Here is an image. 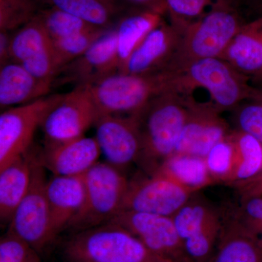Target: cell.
<instances>
[{"mask_svg":"<svg viewBox=\"0 0 262 262\" xmlns=\"http://www.w3.org/2000/svg\"><path fill=\"white\" fill-rule=\"evenodd\" d=\"M246 22L238 0H216L206 13L184 29L165 72L175 75L194 62L220 57Z\"/></svg>","mask_w":262,"mask_h":262,"instance_id":"1","label":"cell"},{"mask_svg":"<svg viewBox=\"0 0 262 262\" xmlns=\"http://www.w3.org/2000/svg\"><path fill=\"white\" fill-rule=\"evenodd\" d=\"M188 115L187 96L174 89L152 98L135 117L140 132L139 163L154 173L175 153Z\"/></svg>","mask_w":262,"mask_h":262,"instance_id":"2","label":"cell"},{"mask_svg":"<svg viewBox=\"0 0 262 262\" xmlns=\"http://www.w3.org/2000/svg\"><path fill=\"white\" fill-rule=\"evenodd\" d=\"M63 253L70 262H170L113 222L76 232L66 243Z\"/></svg>","mask_w":262,"mask_h":262,"instance_id":"3","label":"cell"},{"mask_svg":"<svg viewBox=\"0 0 262 262\" xmlns=\"http://www.w3.org/2000/svg\"><path fill=\"white\" fill-rule=\"evenodd\" d=\"M170 77L172 87L181 94L189 95L194 87L206 89L211 104L221 113L233 110L250 99L253 90L249 77L239 73L220 57L194 62Z\"/></svg>","mask_w":262,"mask_h":262,"instance_id":"4","label":"cell"},{"mask_svg":"<svg viewBox=\"0 0 262 262\" xmlns=\"http://www.w3.org/2000/svg\"><path fill=\"white\" fill-rule=\"evenodd\" d=\"M88 86L98 115H136L152 98L171 89L166 72L146 75L116 72Z\"/></svg>","mask_w":262,"mask_h":262,"instance_id":"5","label":"cell"},{"mask_svg":"<svg viewBox=\"0 0 262 262\" xmlns=\"http://www.w3.org/2000/svg\"><path fill=\"white\" fill-rule=\"evenodd\" d=\"M129 181L122 170L98 161L84 174V199L68 228L76 232L111 222L121 211Z\"/></svg>","mask_w":262,"mask_h":262,"instance_id":"6","label":"cell"},{"mask_svg":"<svg viewBox=\"0 0 262 262\" xmlns=\"http://www.w3.org/2000/svg\"><path fill=\"white\" fill-rule=\"evenodd\" d=\"M191 262H209L220 241L225 212L194 194L172 216Z\"/></svg>","mask_w":262,"mask_h":262,"instance_id":"7","label":"cell"},{"mask_svg":"<svg viewBox=\"0 0 262 262\" xmlns=\"http://www.w3.org/2000/svg\"><path fill=\"white\" fill-rule=\"evenodd\" d=\"M38 155H34L28 192L12 215L8 232L23 239L37 252L54 241L48 206V179Z\"/></svg>","mask_w":262,"mask_h":262,"instance_id":"8","label":"cell"},{"mask_svg":"<svg viewBox=\"0 0 262 262\" xmlns=\"http://www.w3.org/2000/svg\"><path fill=\"white\" fill-rule=\"evenodd\" d=\"M63 94L48 95L0 115V169L32 149L33 138L50 111Z\"/></svg>","mask_w":262,"mask_h":262,"instance_id":"9","label":"cell"},{"mask_svg":"<svg viewBox=\"0 0 262 262\" xmlns=\"http://www.w3.org/2000/svg\"><path fill=\"white\" fill-rule=\"evenodd\" d=\"M195 193L163 173L154 172L129 181L120 211L172 217Z\"/></svg>","mask_w":262,"mask_h":262,"instance_id":"10","label":"cell"},{"mask_svg":"<svg viewBox=\"0 0 262 262\" xmlns=\"http://www.w3.org/2000/svg\"><path fill=\"white\" fill-rule=\"evenodd\" d=\"M98 117L89 86H76L63 94L50 113L41 127L46 144H58L84 136Z\"/></svg>","mask_w":262,"mask_h":262,"instance_id":"11","label":"cell"},{"mask_svg":"<svg viewBox=\"0 0 262 262\" xmlns=\"http://www.w3.org/2000/svg\"><path fill=\"white\" fill-rule=\"evenodd\" d=\"M110 222L126 229L151 252L166 261L191 262L183 248L172 217L122 211Z\"/></svg>","mask_w":262,"mask_h":262,"instance_id":"12","label":"cell"},{"mask_svg":"<svg viewBox=\"0 0 262 262\" xmlns=\"http://www.w3.org/2000/svg\"><path fill=\"white\" fill-rule=\"evenodd\" d=\"M188 115L174 154L205 158L210 150L227 139L232 130L211 103L195 101L187 96Z\"/></svg>","mask_w":262,"mask_h":262,"instance_id":"13","label":"cell"},{"mask_svg":"<svg viewBox=\"0 0 262 262\" xmlns=\"http://www.w3.org/2000/svg\"><path fill=\"white\" fill-rule=\"evenodd\" d=\"M94 126L95 139L106 162L122 171L139 162L141 140L134 115H99Z\"/></svg>","mask_w":262,"mask_h":262,"instance_id":"14","label":"cell"},{"mask_svg":"<svg viewBox=\"0 0 262 262\" xmlns=\"http://www.w3.org/2000/svg\"><path fill=\"white\" fill-rule=\"evenodd\" d=\"M11 58L37 78L53 84L58 69L53 41L37 16L13 33Z\"/></svg>","mask_w":262,"mask_h":262,"instance_id":"15","label":"cell"},{"mask_svg":"<svg viewBox=\"0 0 262 262\" xmlns=\"http://www.w3.org/2000/svg\"><path fill=\"white\" fill-rule=\"evenodd\" d=\"M118 72L117 34L115 27L108 29L82 56L62 68L55 79L58 84L91 85L106 76Z\"/></svg>","mask_w":262,"mask_h":262,"instance_id":"16","label":"cell"},{"mask_svg":"<svg viewBox=\"0 0 262 262\" xmlns=\"http://www.w3.org/2000/svg\"><path fill=\"white\" fill-rule=\"evenodd\" d=\"M182 34L170 22L162 20L141 41L119 72L134 75L165 72L178 49Z\"/></svg>","mask_w":262,"mask_h":262,"instance_id":"17","label":"cell"},{"mask_svg":"<svg viewBox=\"0 0 262 262\" xmlns=\"http://www.w3.org/2000/svg\"><path fill=\"white\" fill-rule=\"evenodd\" d=\"M101 150L94 138L82 136L58 144H45L38 155L41 165L53 176H82L98 162Z\"/></svg>","mask_w":262,"mask_h":262,"instance_id":"18","label":"cell"},{"mask_svg":"<svg viewBox=\"0 0 262 262\" xmlns=\"http://www.w3.org/2000/svg\"><path fill=\"white\" fill-rule=\"evenodd\" d=\"M84 190V174L74 177L53 176L48 181L46 193L55 237L68 228L80 211Z\"/></svg>","mask_w":262,"mask_h":262,"instance_id":"19","label":"cell"},{"mask_svg":"<svg viewBox=\"0 0 262 262\" xmlns=\"http://www.w3.org/2000/svg\"><path fill=\"white\" fill-rule=\"evenodd\" d=\"M53 84L37 78L23 66L10 61L0 66L1 110L27 104L49 95Z\"/></svg>","mask_w":262,"mask_h":262,"instance_id":"20","label":"cell"},{"mask_svg":"<svg viewBox=\"0 0 262 262\" xmlns=\"http://www.w3.org/2000/svg\"><path fill=\"white\" fill-rule=\"evenodd\" d=\"M209 262H262L261 241L250 232L229 209L220 241Z\"/></svg>","mask_w":262,"mask_h":262,"instance_id":"21","label":"cell"},{"mask_svg":"<svg viewBox=\"0 0 262 262\" xmlns=\"http://www.w3.org/2000/svg\"><path fill=\"white\" fill-rule=\"evenodd\" d=\"M220 58L250 79L262 71V17L246 22Z\"/></svg>","mask_w":262,"mask_h":262,"instance_id":"22","label":"cell"},{"mask_svg":"<svg viewBox=\"0 0 262 262\" xmlns=\"http://www.w3.org/2000/svg\"><path fill=\"white\" fill-rule=\"evenodd\" d=\"M32 149L0 169V219L9 223L12 215L28 192L32 181Z\"/></svg>","mask_w":262,"mask_h":262,"instance_id":"23","label":"cell"},{"mask_svg":"<svg viewBox=\"0 0 262 262\" xmlns=\"http://www.w3.org/2000/svg\"><path fill=\"white\" fill-rule=\"evenodd\" d=\"M151 10L133 8L125 12L115 25L117 34L118 72L144 37L163 20Z\"/></svg>","mask_w":262,"mask_h":262,"instance_id":"24","label":"cell"},{"mask_svg":"<svg viewBox=\"0 0 262 262\" xmlns=\"http://www.w3.org/2000/svg\"><path fill=\"white\" fill-rule=\"evenodd\" d=\"M50 6L64 10L96 28L115 27L125 13L122 0H42Z\"/></svg>","mask_w":262,"mask_h":262,"instance_id":"25","label":"cell"},{"mask_svg":"<svg viewBox=\"0 0 262 262\" xmlns=\"http://www.w3.org/2000/svg\"><path fill=\"white\" fill-rule=\"evenodd\" d=\"M155 172L163 173L194 192L214 183L205 158L193 155L173 154Z\"/></svg>","mask_w":262,"mask_h":262,"instance_id":"26","label":"cell"},{"mask_svg":"<svg viewBox=\"0 0 262 262\" xmlns=\"http://www.w3.org/2000/svg\"><path fill=\"white\" fill-rule=\"evenodd\" d=\"M232 137L237 149V166L231 184L244 185L262 173V144L253 136L232 131Z\"/></svg>","mask_w":262,"mask_h":262,"instance_id":"27","label":"cell"},{"mask_svg":"<svg viewBox=\"0 0 262 262\" xmlns=\"http://www.w3.org/2000/svg\"><path fill=\"white\" fill-rule=\"evenodd\" d=\"M37 16L52 39H62L98 29L56 7L41 9Z\"/></svg>","mask_w":262,"mask_h":262,"instance_id":"28","label":"cell"},{"mask_svg":"<svg viewBox=\"0 0 262 262\" xmlns=\"http://www.w3.org/2000/svg\"><path fill=\"white\" fill-rule=\"evenodd\" d=\"M108 29H96L62 39H52L58 74L65 66L82 56Z\"/></svg>","mask_w":262,"mask_h":262,"instance_id":"29","label":"cell"},{"mask_svg":"<svg viewBox=\"0 0 262 262\" xmlns=\"http://www.w3.org/2000/svg\"><path fill=\"white\" fill-rule=\"evenodd\" d=\"M205 160L208 172L214 182H230L237 162V149L232 134L215 144L206 155Z\"/></svg>","mask_w":262,"mask_h":262,"instance_id":"30","label":"cell"},{"mask_svg":"<svg viewBox=\"0 0 262 262\" xmlns=\"http://www.w3.org/2000/svg\"><path fill=\"white\" fill-rule=\"evenodd\" d=\"M40 0H0V32H14L35 18Z\"/></svg>","mask_w":262,"mask_h":262,"instance_id":"31","label":"cell"},{"mask_svg":"<svg viewBox=\"0 0 262 262\" xmlns=\"http://www.w3.org/2000/svg\"><path fill=\"white\" fill-rule=\"evenodd\" d=\"M216 0H165L170 23L184 32L206 13Z\"/></svg>","mask_w":262,"mask_h":262,"instance_id":"32","label":"cell"},{"mask_svg":"<svg viewBox=\"0 0 262 262\" xmlns=\"http://www.w3.org/2000/svg\"><path fill=\"white\" fill-rule=\"evenodd\" d=\"M232 111L234 130L253 136L262 144V103L246 100Z\"/></svg>","mask_w":262,"mask_h":262,"instance_id":"33","label":"cell"},{"mask_svg":"<svg viewBox=\"0 0 262 262\" xmlns=\"http://www.w3.org/2000/svg\"><path fill=\"white\" fill-rule=\"evenodd\" d=\"M0 262H39L37 252L23 239L7 232L0 239Z\"/></svg>","mask_w":262,"mask_h":262,"instance_id":"34","label":"cell"},{"mask_svg":"<svg viewBox=\"0 0 262 262\" xmlns=\"http://www.w3.org/2000/svg\"><path fill=\"white\" fill-rule=\"evenodd\" d=\"M132 8L151 10L160 14L166 13L165 0H122Z\"/></svg>","mask_w":262,"mask_h":262,"instance_id":"35","label":"cell"},{"mask_svg":"<svg viewBox=\"0 0 262 262\" xmlns=\"http://www.w3.org/2000/svg\"><path fill=\"white\" fill-rule=\"evenodd\" d=\"M13 33L0 32V66L12 61L11 41Z\"/></svg>","mask_w":262,"mask_h":262,"instance_id":"36","label":"cell"},{"mask_svg":"<svg viewBox=\"0 0 262 262\" xmlns=\"http://www.w3.org/2000/svg\"><path fill=\"white\" fill-rule=\"evenodd\" d=\"M239 187L248 192L262 194V173L251 182Z\"/></svg>","mask_w":262,"mask_h":262,"instance_id":"37","label":"cell"},{"mask_svg":"<svg viewBox=\"0 0 262 262\" xmlns=\"http://www.w3.org/2000/svg\"><path fill=\"white\" fill-rule=\"evenodd\" d=\"M250 83L253 87L262 88V71L250 79Z\"/></svg>","mask_w":262,"mask_h":262,"instance_id":"38","label":"cell"},{"mask_svg":"<svg viewBox=\"0 0 262 262\" xmlns=\"http://www.w3.org/2000/svg\"><path fill=\"white\" fill-rule=\"evenodd\" d=\"M248 100H253L262 103V88L253 87L252 94Z\"/></svg>","mask_w":262,"mask_h":262,"instance_id":"39","label":"cell"},{"mask_svg":"<svg viewBox=\"0 0 262 262\" xmlns=\"http://www.w3.org/2000/svg\"><path fill=\"white\" fill-rule=\"evenodd\" d=\"M256 2V6L258 7L260 11V15L258 17H262V0H254Z\"/></svg>","mask_w":262,"mask_h":262,"instance_id":"40","label":"cell"}]
</instances>
